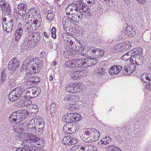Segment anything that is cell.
Wrapping results in <instances>:
<instances>
[{"instance_id":"6da1fadb","label":"cell","mask_w":151,"mask_h":151,"mask_svg":"<svg viewBox=\"0 0 151 151\" xmlns=\"http://www.w3.org/2000/svg\"><path fill=\"white\" fill-rule=\"evenodd\" d=\"M42 23V17L39 11L36 8L31 9L25 19V29L27 32H34Z\"/></svg>"},{"instance_id":"7a4b0ae2","label":"cell","mask_w":151,"mask_h":151,"mask_svg":"<svg viewBox=\"0 0 151 151\" xmlns=\"http://www.w3.org/2000/svg\"><path fill=\"white\" fill-rule=\"evenodd\" d=\"M44 127V121L42 117L39 116L34 117L30 121L28 125V130L31 134L37 137L42 135Z\"/></svg>"},{"instance_id":"3957f363","label":"cell","mask_w":151,"mask_h":151,"mask_svg":"<svg viewBox=\"0 0 151 151\" xmlns=\"http://www.w3.org/2000/svg\"><path fill=\"white\" fill-rule=\"evenodd\" d=\"M100 132L93 128L83 129L80 132V139L87 143H93L99 140L100 137Z\"/></svg>"},{"instance_id":"277c9868","label":"cell","mask_w":151,"mask_h":151,"mask_svg":"<svg viewBox=\"0 0 151 151\" xmlns=\"http://www.w3.org/2000/svg\"><path fill=\"white\" fill-rule=\"evenodd\" d=\"M62 23L65 30L70 35L80 36L84 33L83 29L80 26L74 23L68 17H63Z\"/></svg>"},{"instance_id":"5b68a950","label":"cell","mask_w":151,"mask_h":151,"mask_svg":"<svg viewBox=\"0 0 151 151\" xmlns=\"http://www.w3.org/2000/svg\"><path fill=\"white\" fill-rule=\"evenodd\" d=\"M62 41L67 47L75 51H79L82 49V44L74 37L67 33L61 35Z\"/></svg>"},{"instance_id":"8992f818","label":"cell","mask_w":151,"mask_h":151,"mask_svg":"<svg viewBox=\"0 0 151 151\" xmlns=\"http://www.w3.org/2000/svg\"><path fill=\"white\" fill-rule=\"evenodd\" d=\"M98 63L96 59H83L67 61L65 66L68 67H87L95 65Z\"/></svg>"},{"instance_id":"52a82bcc","label":"cell","mask_w":151,"mask_h":151,"mask_svg":"<svg viewBox=\"0 0 151 151\" xmlns=\"http://www.w3.org/2000/svg\"><path fill=\"white\" fill-rule=\"evenodd\" d=\"M66 14L71 21L79 22L82 19V14L77 5L71 4L66 9Z\"/></svg>"},{"instance_id":"ba28073f","label":"cell","mask_w":151,"mask_h":151,"mask_svg":"<svg viewBox=\"0 0 151 151\" xmlns=\"http://www.w3.org/2000/svg\"><path fill=\"white\" fill-rule=\"evenodd\" d=\"M40 40V35L38 32H33L26 38L23 44L22 48L24 50H31L36 47Z\"/></svg>"},{"instance_id":"9c48e42d","label":"cell","mask_w":151,"mask_h":151,"mask_svg":"<svg viewBox=\"0 0 151 151\" xmlns=\"http://www.w3.org/2000/svg\"><path fill=\"white\" fill-rule=\"evenodd\" d=\"M104 51L93 47L87 46L82 49L81 55L88 59H96L100 58L104 55Z\"/></svg>"},{"instance_id":"30bf717a","label":"cell","mask_w":151,"mask_h":151,"mask_svg":"<svg viewBox=\"0 0 151 151\" xmlns=\"http://www.w3.org/2000/svg\"><path fill=\"white\" fill-rule=\"evenodd\" d=\"M43 62L42 60L39 58H35L28 64L26 67V74L31 75L37 73L41 70Z\"/></svg>"},{"instance_id":"8fae6325","label":"cell","mask_w":151,"mask_h":151,"mask_svg":"<svg viewBox=\"0 0 151 151\" xmlns=\"http://www.w3.org/2000/svg\"><path fill=\"white\" fill-rule=\"evenodd\" d=\"M2 25L4 30L7 32L12 31L14 26V21L11 12L3 11Z\"/></svg>"},{"instance_id":"7c38bea8","label":"cell","mask_w":151,"mask_h":151,"mask_svg":"<svg viewBox=\"0 0 151 151\" xmlns=\"http://www.w3.org/2000/svg\"><path fill=\"white\" fill-rule=\"evenodd\" d=\"M29 115L26 109H21L12 113L9 117V121L12 123H18L25 120Z\"/></svg>"},{"instance_id":"4fadbf2b","label":"cell","mask_w":151,"mask_h":151,"mask_svg":"<svg viewBox=\"0 0 151 151\" xmlns=\"http://www.w3.org/2000/svg\"><path fill=\"white\" fill-rule=\"evenodd\" d=\"M41 93V89L38 87H31L26 89L23 92L21 96L26 99H31L38 96Z\"/></svg>"},{"instance_id":"5bb4252c","label":"cell","mask_w":151,"mask_h":151,"mask_svg":"<svg viewBox=\"0 0 151 151\" xmlns=\"http://www.w3.org/2000/svg\"><path fill=\"white\" fill-rule=\"evenodd\" d=\"M45 144V141L44 139L38 138L37 139L23 141L22 145L24 147L42 148L44 146Z\"/></svg>"},{"instance_id":"9a60e30c","label":"cell","mask_w":151,"mask_h":151,"mask_svg":"<svg viewBox=\"0 0 151 151\" xmlns=\"http://www.w3.org/2000/svg\"><path fill=\"white\" fill-rule=\"evenodd\" d=\"M82 119L81 115L78 113H72L66 114L63 116L62 118V121L63 122L75 123L80 121Z\"/></svg>"},{"instance_id":"2e32d148","label":"cell","mask_w":151,"mask_h":151,"mask_svg":"<svg viewBox=\"0 0 151 151\" xmlns=\"http://www.w3.org/2000/svg\"><path fill=\"white\" fill-rule=\"evenodd\" d=\"M86 89V87L81 83H71L66 87V90L70 93H77L83 92Z\"/></svg>"},{"instance_id":"e0dca14e","label":"cell","mask_w":151,"mask_h":151,"mask_svg":"<svg viewBox=\"0 0 151 151\" xmlns=\"http://www.w3.org/2000/svg\"><path fill=\"white\" fill-rule=\"evenodd\" d=\"M78 130V125L75 123H66L63 127V132L68 134H74L77 132Z\"/></svg>"},{"instance_id":"ac0fdd59","label":"cell","mask_w":151,"mask_h":151,"mask_svg":"<svg viewBox=\"0 0 151 151\" xmlns=\"http://www.w3.org/2000/svg\"><path fill=\"white\" fill-rule=\"evenodd\" d=\"M143 52V50L140 47H136L125 54L121 57V59L124 61H126L128 59H130L132 57L137 55H141Z\"/></svg>"},{"instance_id":"d6986e66","label":"cell","mask_w":151,"mask_h":151,"mask_svg":"<svg viewBox=\"0 0 151 151\" xmlns=\"http://www.w3.org/2000/svg\"><path fill=\"white\" fill-rule=\"evenodd\" d=\"M23 89L21 87H17L12 90L9 95V100L12 102L16 101L22 94Z\"/></svg>"},{"instance_id":"ffe728a7","label":"cell","mask_w":151,"mask_h":151,"mask_svg":"<svg viewBox=\"0 0 151 151\" xmlns=\"http://www.w3.org/2000/svg\"><path fill=\"white\" fill-rule=\"evenodd\" d=\"M132 47L131 43L129 41H125L115 46V50L117 52H122L126 51Z\"/></svg>"},{"instance_id":"44dd1931","label":"cell","mask_w":151,"mask_h":151,"mask_svg":"<svg viewBox=\"0 0 151 151\" xmlns=\"http://www.w3.org/2000/svg\"><path fill=\"white\" fill-rule=\"evenodd\" d=\"M97 147L94 146L78 145L73 147L70 149V151H97Z\"/></svg>"},{"instance_id":"7402d4cb","label":"cell","mask_w":151,"mask_h":151,"mask_svg":"<svg viewBox=\"0 0 151 151\" xmlns=\"http://www.w3.org/2000/svg\"><path fill=\"white\" fill-rule=\"evenodd\" d=\"M20 65V63L19 60L16 58H14L9 63V70L12 72H14L19 68Z\"/></svg>"},{"instance_id":"603a6c76","label":"cell","mask_w":151,"mask_h":151,"mask_svg":"<svg viewBox=\"0 0 151 151\" xmlns=\"http://www.w3.org/2000/svg\"><path fill=\"white\" fill-rule=\"evenodd\" d=\"M78 142V140L68 136L64 137L62 140V144L66 145H73L77 144Z\"/></svg>"},{"instance_id":"cb8c5ba5","label":"cell","mask_w":151,"mask_h":151,"mask_svg":"<svg viewBox=\"0 0 151 151\" xmlns=\"http://www.w3.org/2000/svg\"><path fill=\"white\" fill-rule=\"evenodd\" d=\"M87 75L86 72L85 71H76L71 74V78L73 80H78L85 77Z\"/></svg>"},{"instance_id":"d4e9b609","label":"cell","mask_w":151,"mask_h":151,"mask_svg":"<svg viewBox=\"0 0 151 151\" xmlns=\"http://www.w3.org/2000/svg\"><path fill=\"white\" fill-rule=\"evenodd\" d=\"M136 68V66L132 64L127 65L124 68L123 74L125 76L130 75L135 71Z\"/></svg>"},{"instance_id":"484cf974","label":"cell","mask_w":151,"mask_h":151,"mask_svg":"<svg viewBox=\"0 0 151 151\" xmlns=\"http://www.w3.org/2000/svg\"><path fill=\"white\" fill-rule=\"evenodd\" d=\"M18 137L21 139L23 140L24 141L32 140L38 138V137L31 133H23L19 134Z\"/></svg>"},{"instance_id":"4316f807","label":"cell","mask_w":151,"mask_h":151,"mask_svg":"<svg viewBox=\"0 0 151 151\" xmlns=\"http://www.w3.org/2000/svg\"><path fill=\"white\" fill-rule=\"evenodd\" d=\"M29 115H36L38 112V107L36 105H31L27 107L26 109Z\"/></svg>"},{"instance_id":"83f0119b","label":"cell","mask_w":151,"mask_h":151,"mask_svg":"<svg viewBox=\"0 0 151 151\" xmlns=\"http://www.w3.org/2000/svg\"><path fill=\"white\" fill-rule=\"evenodd\" d=\"M144 59L140 55L134 56L130 59V62L132 64L140 65L143 64Z\"/></svg>"},{"instance_id":"f1b7e54d","label":"cell","mask_w":151,"mask_h":151,"mask_svg":"<svg viewBox=\"0 0 151 151\" xmlns=\"http://www.w3.org/2000/svg\"><path fill=\"white\" fill-rule=\"evenodd\" d=\"M125 34L129 37H133L136 35V30L132 26H128L125 31Z\"/></svg>"},{"instance_id":"f546056e","label":"cell","mask_w":151,"mask_h":151,"mask_svg":"<svg viewBox=\"0 0 151 151\" xmlns=\"http://www.w3.org/2000/svg\"><path fill=\"white\" fill-rule=\"evenodd\" d=\"M122 69L123 67L121 66H114L110 68L109 70V73L111 75H116L122 71Z\"/></svg>"},{"instance_id":"4dcf8cb0","label":"cell","mask_w":151,"mask_h":151,"mask_svg":"<svg viewBox=\"0 0 151 151\" xmlns=\"http://www.w3.org/2000/svg\"><path fill=\"white\" fill-rule=\"evenodd\" d=\"M18 13L20 16H24L27 13V6L24 4H20L18 6Z\"/></svg>"},{"instance_id":"1f68e13d","label":"cell","mask_w":151,"mask_h":151,"mask_svg":"<svg viewBox=\"0 0 151 151\" xmlns=\"http://www.w3.org/2000/svg\"><path fill=\"white\" fill-rule=\"evenodd\" d=\"M0 9L3 11L11 12V8L9 4L5 1L0 0Z\"/></svg>"},{"instance_id":"d6a6232c","label":"cell","mask_w":151,"mask_h":151,"mask_svg":"<svg viewBox=\"0 0 151 151\" xmlns=\"http://www.w3.org/2000/svg\"><path fill=\"white\" fill-rule=\"evenodd\" d=\"M141 79L143 82L147 84H151V74L144 73L141 76Z\"/></svg>"},{"instance_id":"836d02e7","label":"cell","mask_w":151,"mask_h":151,"mask_svg":"<svg viewBox=\"0 0 151 151\" xmlns=\"http://www.w3.org/2000/svg\"><path fill=\"white\" fill-rule=\"evenodd\" d=\"M14 129L16 132L21 134L23 133L24 131V125L21 122L15 124L14 125Z\"/></svg>"},{"instance_id":"e575fe53","label":"cell","mask_w":151,"mask_h":151,"mask_svg":"<svg viewBox=\"0 0 151 151\" xmlns=\"http://www.w3.org/2000/svg\"><path fill=\"white\" fill-rule=\"evenodd\" d=\"M16 151H44L42 148L38 147H21L17 148Z\"/></svg>"},{"instance_id":"d590c367","label":"cell","mask_w":151,"mask_h":151,"mask_svg":"<svg viewBox=\"0 0 151 151\" xmlns=\"http://www.w3.org/2000/svg\"><path fill=\"white\" fill-rule=\"evenodd\" d=\"M23 29L22 28L21 24H19L18 25V29L16 30V32L15 33V40L16 41H18L20 39L21 37L22 34Z\"/></svg>"},{"instance_id":"8d00e7d4","label":"cell","mask_w":151,"mask_h":151,"mask_svg":"<svg viewBox=\"0 0 151 151\" xmlns=\"http://www.w3.org/2000/svg\"><path fill=\"white\" fill-rule=\"evenodd\" d=\"M40 81V79L38 77H31L28 80V84L30 85H36L38 84Z\"/></svg>"},{"instance_id":"74e56055","label":"cell","mask_w":151,"mask_h":151,"mask_svg":"<svg viewBox=\"0 0 151 151\" xmlns=\"http://www.w3.org/2000/svg\"><path fill=\"white\" fill-rule=\"evenodd\" d=\"M78 8L80 11H81L82 12L85 13V14H90V10L89 8L85 4L82 3H80L79 5Z\"/></svg>"},{"instance_id":"f35d334b","label":"cell","mask_w":151,"mask_h":151,"mask_svg":"<svg viewBox=\"0 0 151 151\" xmlns=\"http://www.w3.org/2000/svg\"><path fill=\"white\" fill-rule=\"evenodd\" d=\"M110 141H111V138L110 137H106L100 140V142H99V145H106L109 144Z\"/></svg>"},{"instance_id":"ab89813d","label":"cell","mask_w":151,"mask_h":151,"mask_svg":"<svg viewBox=\"0 0 151 151\" xmlns=\"http://www.w3.org/2000/svg\"><path fill=\"white\" fill-rule=\"evenodd\" d=\"M80 2L87 6L89 7L93 6L95 3V1L94 0H84V1H81Z\"/></svg>"},{"instance_id":"60d3db41","label":"cell","mask_w":151,"mask_h":151,"mask_svg":"<svg viewBox=\"0 0 151 151\" xmlns=\"http://www.w3.org/2000/svg\"><path fill=\"white\" fill-rule=\"evenodd\" d=\"M107 151H122L121 149L118 147L114 145H110L106 148Z\"/></svg>"},{"instance_id":"b9f144b4","label":"cell","mask_w":151,"mask_h":151,"mask_svg":"<svg viewBox=\"0 0 151 151\" xmlns=\"http://www.w3.org/2000/svg\"><path fill=\"white\" fill-rule=\"evenodd\" d=\"M20 103H21V107H22V106H29L32 103V101L31 100H25L22 101Z\"/></svg>"},{"instance_id":"7bdbcfd3","label":"cell","mask_w":151,"mask_h":151,"mask_svg":"<svg viewBox=\"0 0 151 151\" xmlns=\"http://www.w3.org/2000/svg\"><path fill=\"white\" fill-rule=\"evenodd\" d=\"M76 96L74 95H68L65 97L64 100L67 101H72V100H75L76 99Z\"/></svg>"},{"instance_id":"ee69618b","label":"cell","mask_w":151,"mask_h":151,"mask_svg":"<svg viewBox=\"0 0 151 151\" xmlns=\"http://www.w3.org/2000/svg\"><path fill=\"white\" fill-rule=\"evenodd\" d=\"M67 109H68V110H75L76 109H78V107H77L76 105H70L69 106H68L66 107Z\"/></svg>"},{"instance_id":"f6af8a7d","label":"cell","mask_w":151,"mask_h":151,"mask_svg":"<svg viewBox=\"0 0 151 151\" xmlns=\"http://www.w3.org/2000/svg\"><path fill=\"white\" fill-rule=\"evenodd\" d=\"M56 110V104L54 103H53L51 106V108H50V112L51 115L54 114Z\"/></svg>"},{"instance_id":"bcb514c9","label":"cell","mask_w":151,"mask_h":151,"mask_svg":"<svg viewBox=\"0 0 151 151\" xmlns=\"http://www.w3.org/2000/svg\"><path fill=\"white\" fill-rule=\"evenodd\" d=\"M6 71H5V70H4L1 74V81L2 83L4 82L6 80Z\"/></svg>"},{"instance_id":"7dc6e473","label":"cell","mask_w":151,"mask_h":151,"mask_svg":"<svg viewBox=\"0 0 151 151\" xmlns=\"http://www.w3.org/2000/svg\"><path fill=\"white\" fill-rule=\"evenodd\" d=\"M52 37L53 38H56V29L54 27H53L52 29Z\"/></svg>"},{"instance_id":"c3c4849f","label":"cell","mask_w":151,"mask_h":151,"mask_svg":"<svg viewBox=\"0 0 151 151\" xmlns=\"http://www.w3.org/2000/svg\"><path fill=\"white\" fill-rule=\"evenodd\" d=\"M53 16H54V15L52 13H50L48 14L47 16V19H48L49 21H51L53 19Z\"/></svg>"},{"instance_id":"681fc988","label":"cell","mask_w":151,"mask_h":151,"mask_svg":"<svg viewBox=\"0 0 151 151\" xmlns=\"http://www.w3.org/2000/svg\"><path fill=\"white\" fill-rule=\"evenodd\" d=\"M137 1L138 2L139 4H145V3L146 2V1H144V0H140V1H139V0H138V1Z\"/></svg>"},{"instance_id":"f907efd6","label":"cell","mask_w":151,"mask_h":151,"mask_svg":"<svg viewBox=\"0 0 151 151\" xmlns=\"http://www.w3.org/2000/svg\"><path fill=\"white\" fill-rule=\"evenodd\" d=\"M44 35L46 37H48V34H47V33H46V32H45L44 33Z\"/></svg>"},{"instance_id":"816d5d0a","label":"cell","mask_w":151,"mask_h":151,"mask_svg":"<svg viewBox=\"0 0 151 151\" xmlns=\"http://www.w3.org/2000/svg\"><path fill=\"white\" fill-rule=\"evenodd\" d=\"M53 79V76H50V80L52 81V80Z\"/></svg>"},{"instance_id":"f5cc1de1","label":"cell","mask_w":151,"mask_h":151,"mask_svg":"<svg viewBox=\"0 0 151 151\" xmlns=\"http://www.w3.org/2000/svg\"></svg>"}]
</instances>
